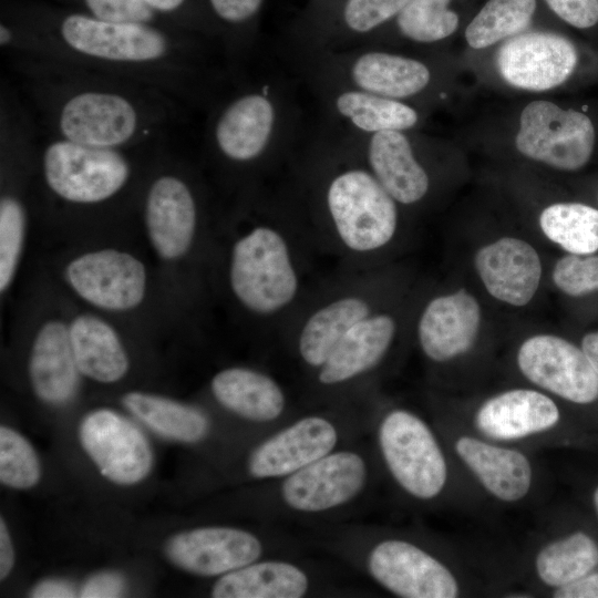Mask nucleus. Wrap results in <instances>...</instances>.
I'll use <instances>...</instances> for the list:
<instances>
[{
  "label": "nucleus",
  "mask_w": 598,
  "mask_h": 598,
  "mask_svg": "<svg viewBox=\"0 0 598 598\" xmlns=\"http://www.w3.org/2000/svg\"><path fill=\"white\" fill-rule=\"evenodd\" d=\"M10 59L42 134L134 148L165 140L179 117V101L144 83L50 58Z\"/></svg>",
  "instance_id": "1"
},
{
  "label": "nucleus",
  "mask_w": 598,
  "mask_h": 598,
  "mask_svg": "<svg viewBox=\"0 0 598 598\" xmlns=\"http://www.w3.org/2000/svg\"><path fill=\"white\" fill-rule=\"evenodd\" d=\"M0 45L9 56L50 58L141 82L181 103L192 96L197 75L184 30L83 12L20 11L1 22Z\"/></svg>",
  "instance_id": "2"
},
{
  "label": "nucleus",
  "mask_w": 598,
  "mask_h": 598,
  "mask_svg": "<svg viewBox=\"0 0 598 598\" xmlns=\"http://www.w3.org/2000/svg\"><path fill=\"white\" fill-rule=\"evenodd\" d=\"M274 223H256L231 243L227 278L230 292L252 318L281 332L315 285L308 283L307 243Z\"/></svg>",
  "instance_id": "3"
},
{
  "label": "nucleus",
  "mask_w": 598,
  "mask_h": 598,
  "mask_svg": "<svg viewBox=\"0 0 598 598\" xmlns=\"http://www.w3.org/2000/svg\"><path fill=\"white\" fill-rule=\"evenodd\" d=\"M371 478L372 462L360 439L289 475L257 483L261 515L270 523L337 522L362 505Z\"/></svg>",
  "instance_id": "4"
},
{
  "label": "nucleus",
  "mask_w": 598,
  "mask_h": 598,
  "mask_svg": "<svg viewBox=\"0 0 598 598\" xmlns=\"http://www.w3.org/2000/svg\"><path fill=\"white\" fill-rule=\"evenodd\" d=\"M395 203L371 171L344 169L327 184L323 227L313 241L338 257L343 269L371 268L396 236Z\"/></svg>",
  "instance_id": "5"
},
{
  "label": "nucleus",
  "mask_w": 598,
  "mask_h": 598,
  "mask_svg": "<svg viewBox=\"0 0 598 598\" xmlns=\"http://www.w3.org/2000/svg\"><path fill=\"white\" fill-rule=\"evenodd\" d=\"M381 308L380 280L374 271L342 268L312 287L280 337L306 379L352 327Z\"/></svg>",
  "instance_id": "6"
},
{
  "label": "nucleus",
  "mask_w": 598,
  "mask_h": 598,
  "mask_svg": "<svg viewBox=\"0 0 598 598\" xmlns=\"http://www.w3.org/2000/svg\"><path fill=\"white\" fill-rule=\"evenodd\" d=\"M42 137L38 167L47 190L56 200L94 207L116 199L130 188L135 173L133 154L142 146L97 148L45 134Z\"/></svg>",
  "instance_id": "7"
},
{
  "label": "nucleus",
  "mask_w": 598,
  "mask_h": 598,
  "mask_svg": "<svg viewBox=\"0 0 598 598\" xmlns=\"http://www.w3.org/2000/svg\"><path fill=\"white\" fill-rule=\"evenodd\" d=\"M398 328L395 316L383 307L352 327L324 363L306 378L308 402L365 396V384L390 352Z\"/></svg>",
  "instance_id": "8"
},
{
  "label": "nucleus",
  "mask_w": 598,
  "mask_h": 598,
  "mask_svg": "<svg viewBox=\"0 0 598 598\" xmlns=\"http://www.w3.org/2000/svg\"><path fill=\"white\" fill-rule=\"evenodd\" d=\"M379 455L394 482L410 496L429 501L443 489L447 468L430 426L415 413L396 408L375 425Z\"/></svg>",
  "instance_id": "9"
},
{
  "label": "nucleus",
  "mask_w": 598,
  "mask_h": 598,
  "mask_svg": "<svg viewBox=\"0 0 598 598\" xmlns=\"http://www.w3.org/2000/svg\"><path fill=\"white\" fill-rule=\"evenodd\" d=\"M297 543L276 530L265 537L250 529L207 525L171 536L164 554L177 568L199 577H220L262 557L295 555Z\"/></svg>",
  "instance_id": "10"
},
{
  "label": "nucleus",
  "mask_w": 598,
  "mask_h": 598,
  "mask_svg": "<svg viewBox=\"0 0 598 598\" xmlns=\"http://www.w3.org/2000/svg\"><path fill=\"white\" fill-rule=\"evenodd\" d=\"M594 145V125L584 113L563 110L548 101H534L520 114L516 147L532 159L575 171L588 162Z\"/></svg>",
  "instance_id": "11"
},
{
  "label": "nucleus",
  "mask_w": 598,
  "mask_h": 598,
  "mask_svg": "<svg viewBox=\"0 0 598 598\" xmlns=\"http://www.w3.org/2000/svg\"><path fill=\"white\" fill-rule=\"evenodd\" d=\"M79 440L101 475L114 484L135 485L153 468L154 454L145 434L113 410L103 408L85 414Z\"/></svg>",
  "instance_id": "12"
},
{
  "label": "nucleus",
  "mask_w": 598,
  "mask_h": 598,
  "mask_svg": "<svg viewBox=\"0 0 598 598\" xmlns=\"http://www.w3.org/2000/svg\"><path fill=\"white\" fill-rule=\"evenodd\" d=\"M65 279L87 303L107 311H127L140 306L146 292L144 264L130 252L103 248L73 258Z\"/></svg>",
  "instance_id": "13"
},
{
  "label": "nucleus",
  "mask_w": 598,
  "mask_h": 598,
  "mask_svg": "<svg viewBox=\"0 0 598 598\" xmlns=\"http://www.w3.org/2000/svg\"><path fill=\"white\" fill-rule=\"evenodd\" d=\"M143 217L148 239L162 259L184 257L199 227V204L190 183L173 169L155 174L144 192Z\"/></svg>",
  "instance_id": "14"
},
{
  "label": "nucleus",
  "mask_w": 598,
  "mask_h": 598,
  "mask_svg": "<svg viewBox=\"0 0 598 598\" xmlns=\"http://www.w3.org/2000/svg\"><path fill=\"white\" fill-rule=\"evenodd\" d=\"M517 362L533 383L575 403L598 398V374L582 350L550 334L527 339L519 348Z\"/></svg>",
  "instance_id": "15"
},
{
  "label": "nucleus",
  "mask_w": 598,
  "mask_h": 598,
  "mask_svg": "<svg viewBox=\"0 0 598 598\" xmlns=\"http://www.w3.org/2000/svg\"><path fill=\"white\" fill-rule=\"evenodd\" d=\"M209 391L225 411L267 432L299 410L275 375L254 367L233 365L219 370L210 379Z\"/></svg>",
  "instance_id": "16"
},
{
  "label": "nucleus",
  "mask_w": 598,
  "mask_h": 598,
  "mask_svg": "<svg viewBox=\"0 0 598 598\" xmlns=\"http://www.w3.org/2000/svg\"><path fill=\"white\" fill-rule=\"evenodd\" d=\"M293 556L262 557L217 577L210 587V597L303 598L326 594L329 585L320 571Z\"/></svg>",
  "instance_id": "17"
},
{
  "label": "nucleus",
  "mask_w": 598,
  "mask_h": 598,
  "mask_svg": "<svg viewBox=\"0 0 598 598\" xmlns=\"http://www.w3.org/2000/svg\"><path fill=\"white\" fill-rule=\"evenodd\" d=\"M497 69L511 85L546 91L565 82L577 64V52L566 38L550 32L519 33L497 52Z\"/></svg>",
  "instance_id": "18"
},
{
  "label": "nucleus",
  "mask_w": 598,
  "mask_h": 598,
  "mask_svg": "<svg viewBox=\"0 0 598 598\" xmlns=\"http://www.w3.org/2000/svg\"><path fill=\"white\" fill-rule=\"evenodd\" d=\"M480 321L477 301L463 289L432 298L416 326L420 348L431 361H448L471 349Z\"/></svg>",
  "instance_id": "19"
},
{
  "label": "nucleus",
  "mask_w": 598,
  "mask_h": 598,
  "mask_svg": "<svg viewBox=\"0 0 598 598\" xmlns=\"http://www.w3.org/2000/svg\"><path fill=\"white\" fill-rule=\"evenodd\" d=\"M475 268L494 298L518 307L532 300L542 276L540 259L534 247L514 237L481 248L475 255Z\"/></svg>",
  "instance_id": "20"
},
{
  "label": "nucleus",
  "mask_w": 598,
  "mask_h": 598,
  "mask_svg": "<svg viewBox=\"0 0 598 598\" xmlns=\"http://www.w3.org/2000/svg\"><path fill=\"white\" fill-rule=\"evenodd\" d=\"M274 118V107L265 95L247 93L234 99L215 121L216 150L235 164L254 162L269 142Z\"/></svg>",
  "instance_id": "21"
},
{
  "label": "nucleus",
  "mask_w": 598,
  "mask_h": 598,
  "mask_svg": "<svg viewBox=\"0 0 598 598\" xmlns=\"http://www.w3.org/2000/svg\"><path fill=\"white\" fill-rule=\"evenodd\" d=\"M80 374L69 326L60 320L43 323L29 358V378L35 395L49 404H63L75 394Z\"/></svg>",
  "instance_id": "22"
},
{
  "label": "nucleus",
  "mask_w": 598,
  "mask_h": 598,
  "mask_svg": "<svg viewBox=\"0 0 598 598\" xmlns=\"http://www.w3.org/2000/svg\"><path fill=\"white\" fill-rule=\"evenodd\" d=\"M559 411L548 396L533 390H512L487 400L475 416L477 429L488 437L514 440L554 426Z\"/></svg>",
  "instance_id": "23"
},
{
  "label": "nucleus",
  "mask_w": 598,
  "mask_h": 598,
  "mask_svg": "<svg viewBox=\"0 0 598 598\" xmlns=\"http://www.w3.org/2000/svg\"><path fill=\"white\" fill-rule=\"evenodd\" d=\"M368 162L371 173L395 202L411 205L426 195L429 175L400 131L374 133L369 144Z\"/></svg>",
  "instance_id": "24"
},
{
  "label": "nucleus",
  "mask_w": 598,
  "mask_h": 598,
  "mask_svg": "<svg viewBox=\"0 0 598 598\" xmlns=\"http://www.w3.org/2000/svg\"><path fill=\"white\" fill-rule=\"evenodd\" d=\"M73 355L82 375L115 383L130 369L127 352L115 329L102 318L82 313L69 324Z\"/></svg>",
  "instance_id": "25"
},
{
  "label": "nucleus",
  "mask_w": 598,
  "mask_h": 598,
  "mask_svg": "<svg viewBox=\"0 0 598 598\" xmlns=\"http://www.w3.org/2000/svg\"><path fill=\"white\" fill-rule=\"evenodd\" d=\"M455 448L485 488L496 497L514 502L527 494L532 470L522 453L467 436L461 437Z\"/></svg>",
  "instance_id": "26"
},
{
  "label": "nucleus",
  "mask_w": 598,
  "mask_h": 598,
  "mask_svg": "<svg viewBox=\"0 0 598 598\" xmlns=\"http://www.w3.org/2000/svg\"><path fill=\"white\" fill-rule=\"evenodd\" d=\"M126 410L156 434L185 444L209 437L213 421L202 408L166 396L131 391L122 396Z\"/></svg>",
  "instance_id": "27"
},
{
  "label": "nucleus",
  "mask_w": 598,
  "mask_h": 598,
  "mask_svg": "<svg viewBox=\"0 0 598 598\" xmlns=\"http://www.w3.org/2000/svg\"><path fill=\"white\" fill-rule=\"evenodd\" d=\"M351 74L365 92L392 99L413 95L430 81V71L423 63L383 52L359 56Z\"/></svg>",
  "instance_id": "28"
},
{
  "label": "nucleus",
  "mask_w": 598,
  "mask_h": 598,
  "mask_svg": "<svg viewBox=\"0 0 598 598\" xmlns=\"http://www.w3.org/2000/svg\"><path fill=\"white\" fill-rule=\"evenodd\" d=\"M544 234L574 255L598 250V209L579 203L548 206L539 217Z\"/></svg>",
  "instance_id": "29"
},
{
  "label": "nucleus",
  "mask_w": 598,
  "mask_h": 598,
  "mask_svg": "<svg viewBox=\"0 0 598 598\" xmlns=\"http://www.w3.org/2000/svg\"><path fill=\"white\" fill-rule=\"evenodd\" d=\"M597 564L598 547L581 532L549 544L536 559L540 579L557 587L587 575Z\"/></svg>",
  "instance_id": "30"
},
{
  "label": "nucleus",
  "mask_w": 598,
  "mask_h": 598,
  "mask_svg": "<svg viewBox=\"0 0 598 598\" xmlns=\"http://www.w3.org/2000/svg\"><path fill=\"white\" fill-rule=\"evenodd\" d=\"M336 105L341 115L365 132L401 131L417 122L412 107L369 92L342 93Z\"/></svg>",
  "instance_id": "31"
},
{
  "label": "nucleus",
  "mask_w": 598,
  "mask_h": 598,
  "mask_svg": "<svg viewBox=\"0 0 598 598\" xmlns=\"http://www.w3.org/2000/svg\"><path fill=\"white\" fill-rule=\"evenodd\" d=\"M536 0H489L467 25L465 38L474 49H483L515 37L532 21Z\"/></svg>",
  "instance_id": "32"
},
{
  "label": "nucleus",
  "mask_w": 598,
  "mask_h": 598,
  "mask_svg": "<svg viewBox=\"0 0 598 598\" xmlns=\"http://www.w3.org/2000/svg\"><path fill=\"white\" fill-rule=\"evenodd\" d=\"M451 0H410L398 16L401 32L417 42H434L457 28V14L447 9Z\"/></svg>",
  "instance_id": "33"
},
{
  "label": "nucleus",
  "mask_w": 598,
  "mask_h": 598,
  "mask_svg": "<svg viewBox=\"0 0 598 598\" xmlns=\"http://www.w3.org/2000/svg\"><path fill=\"white\" fill-rule=\"evenodd\" d=\"M41 478V463L31 443L16 430L0 427V481L14 489H28Z\"/></svg>",
  "instance_id": "34"
},
{
  "label": "nucleus",
  "mask_w": 598,
  "mask_h": 598,
  "mask_svg": "<svg viewBox=\"0 0 598 598\" xmlns=\"http://www.w3.org/2000/svg\"><path fill=\"white\" fill-rule=\"evenodd\" d=\"M27 226L24 202L9 195L0 199V290L4 292L17 271Z\"/></svg>",
  "instance_id": "35"
},
{
  "label": "nucleus",
  "mask_w": 598,
  "mask_h": 598,
  "mask_svg": "<svg viewBox=\"0 0 598 598\" xmlns=\"http://www.w3.org/2000/svg\"><path fill=\"white\" fill-rule=\"evenodd\" d=\"M82 8L83 13L94 18L132 23H152L171 28H178L157 14L143 0H74ZM181 29V28H178Z\"/></svg>",
  "instance_id": "36"
},
{
  "label": "nucleus",
  "mask_w": 598,
  "mask_h": 598,
  "mask_svg": "<svg viewBox=\"0 0 598 598\" xmlns=\"http://www.w3.org/2000/svg\"><path fill=\"white\" fill-rule=\"evenodd\" d=\"M555 285L566 295L582 296L598 290V256L568 255L553 270Z\"/></svg>",
  "instance_id": "37"
},
{
  "label": "nucleus",
  "mask_w": 598,
  "mask_h": 598,
  "mask_svg": "<svg viewBox=\"0 0 598 598\" xmlns=\"http://www.w3.org/2000/svg\"><path fill=\"white\" fill-rule=\"evenodd\" d=\"M410 0H348L344 21L357 32H367L385 22L405 7Z\"/></svg>",
  "instance_id": "38"
},
{
  "label": "nucleus",
  "mask_w": 598,
  "mask_h": 598,
  "mask_svg": "<svg viewBox=\"0 0 598 598\" xmlns=\"http://www.w3.org/2000/svg\"><path fill=\"white\" fill-rule=\"evenodd\" d=\"M564 21L579 29L598 22V0H545Z\"/></svg>",
  "instance_id": "39"
},
{
  "label": "nucleus",
  "mask_w": 598,
  "mask_h": 598,
  "mask_svg": "<svg viewBox=\"0 0 598 598\" xmlns=\"http://www.w3.org/2000/svg\"><path fill=\"white\" fill-rule=\"evenodd\" d=\"M125 589L124 578L114 571H103L89 577L82 585L80 597L113 598L122 596Z\"/></svg>",
  "instance_id": "40"
},
{
  "label": "nucleus",
  "mask_w": 598,
  "mask_h": 598,
  "mask_svg": "<svg viewBox=\"0 0 598 598\" xmlns=\"http://www.w3.org/2000/svg\"><path fill=\"white\" fill-rule=\"evenodd\" d=\"M262 0H209L216 16L230 24H239L258 11Z\"/></svg>",
  "instance_id": "41"
},
{
  "label": "nucleus",
  "mask_w": 598,
  "mask_h": 598,
  "mask_svg": "<svg viewBox=\"0 0 598 598\" xmlns=\"http://www.w3.org/2000/svg\"><path fill=\"white\" fill-rule=\"evenodd\" d=\"M556 598H598V575H585L568 584L559 586Z\"/></svg>",
  "instance_id": "42"
},
{
  "label": "nucleus",
  "mask_w": 598,
  "mask_h": 598,
  "mask_svg": "<svg viewBox=\"0 0 598 598\" xmlns=\"http://www.w3.org/2000/svg\"><path fill=\"white\" fill-rule=\"evenodd\" d=\"M33 598H65L74 597L75 591L71 584L61 579H45L37 584L30 591Z\"/></svg>",
  "instance_id": "43"
},
{
  "label": "nucleus",
  "mask_w": 598,
  "mask_h": 598,
  "mask_svg": "<svg viewBox=\"0 0 598 598\" xmlns=\"http://www.w3.org/2000/svg\"><path fill=\"white\" fill-rule=\"evenodd\" d=\"M14 566V549L8 526L0 518V579L4 580Z\"/></svg>",
  "instance_id": "44"
},
{
  "label": "nucleus",
  "mask_w": 598,
  "mask_h": 598,
  "mask_svg": "<svg viewBox=\"0 0 598 598\" xmlns=\"http://www.w3.org/2000/svg\"><path fill=\"white\" fill-rule=\"evenodd\" d=\"M148 7H151L157 14L173 23L174 25L182 28L178 17L184 13L188 0H143Z\"/></svg>",
  "instance_id": "45"
},
{
  "label": "nucleus",
  "mask_w": 598,
  "mask_h": 598,
  "mask_svg": "<svg viewBox=\"0 0 598 598\" xmlns=\"http://www.w3.org/2000/svg\"><path fill=\"white\" fill-rule=\"evenodd\" d=\"M581 348L598 374V331L586 334L582 338Z\"/></svg>",
  "instance_id": "46"
},
{
  "label": "nucleus",
  "mask_w": 598,
  "mask_h": 598,
  "mask_svg": "<svg viewBox=\"0 0 598 598\" xmlns=\"http://www.w3.org/2000/svg\"><path fill=\"white\" fill-rule=\"evenodd\" d=\"M594 502H595L596 511L598 513V487H597V489L595 491V494H594Z\"/></svg>",
  "instance_id": "47"
}]
</instances>
